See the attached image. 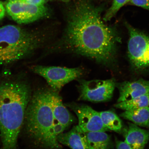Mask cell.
Masks as SVG:
<instances>
[{
  "label": "cell",
  "instance_id": "1",
  "mask_svg": "<svg viewBox=\"0 0 149 149\" xmlns=\"http://www.w3.org/2000/svg\"><path fill=\"white\" fill-rule=\"evenodd\" d=\"M101 11L86 1L77 3L62 36L50 44L47 53L74 54L105 66L113 64L120 38L113 28L104 23Z\"/></svg>",
  "mask_w": 149,
  "mask_h": 149
},
{
  "label": "cell",
  "instance_id": "2",
  "mask_svg": "<svg viewBox=\"0 0 149 149\" xmlns=\"http://www.w3.org/2000/svg\"><path fill=\"white\" fill-rule=\"evenodd\" d=\"M31 95L30 87L25 82L0 83V149H18V137Z\"/></svg>",
  "mask_w": 149,
  "mask_h": 149
},
{
  "label": "cell",
  "instance_id": "3",
  "mask_svg": "<svg viewBox=\"0 0 149 149\" xmlns=\"http://www.w3.org/2000/svg\"><path fill=\"white\" fill-rule=\"evenodd\" d=\"M51 88H42L31 95L26 110L23 125L26 135L35 148L60 149L54 129L51 103Z\"/></svg>",
  "mask_w": 149,
  "mask_h": 149
},
{
  "label": "cell",
  "instance_id": "4",
  "mask_svg": "<svg viewBox=\"0 0 149 149\" xmlns=\"http://www.w3.org/2000/svg\"><path fill=\"white\" fill-rule=\"evenodd\" d=\"M52 37L13 25L0 27V65L10 64L29 56Z\"/></svg>",
  "mask_w": 149,
  "mask_h": 149
},
{
  "label": "cell",
  "instance_id": "5",
  "mask_svg": "<svg viewBox=\"0 0 149 149\" xmlns=\"http://www.w3.org/2000/svg\"><path fill=\"white\" fill-rule=\"evenodd\" d=\"M32 70L35 73L43 77L52 90L58 92L67 84L79 79L85 72L81 68H69L40 65L33 66Z\"/></svg>",
  "mask_w": 149,
  "mask_h": 149
},
{
  "label": "cell",
  "instance_id": "6",
  "mask_svg": "<svg viewBox=\"0 0 149 149\" xmlns=\"http://www.w3.org/2000/svg\"><path fill=\"white\" fill-rule=\"evenodd\" d=\"M129 34L128 55L130 63L136 69H144L149 66V37L127 23Z\"/></svg>",
  "mask_w": 149,
  "mask_h": 149
},
{
  "label": "cell",
  "instance_id": "7",
  "mask_svg": "<svg viewBox=\"0 0 149 149\" xmlns=\"http://www.w3.org/2000/svg\"><path fill=\"white\" fill-rule=\"evenodd\" d=\"M78 80L79 100L103 102L109 101L112 98L116 85L114 79L91 81Z\"/></svg>",
  "mask_w": 149,
  "mask_h": 149
},
{
  "label": "cell",
  "instance_id": "8",
  "mask_svg": "<svg viewBox=\"0 0 149 149\" xmlns=\"http://www.w3.org/2000/svg\"><path fill=\"white\" fill-rule=\"evenodd\" d=\"M6 10L11 18L19 24L32 23L48 14L47 8L44 5L28 4L16 0H8Z\"/></svg>",
  "mask_w": 149,
  "mask_h": 149
},
{
  "label": "cell",
  "instance_id": "9",
  "mask_svg": "<svg viewBox=\"0 0 149 149\" xmlns=\"http://www.w3.org/2000/svg\"><path fill=\"white\" fill-rule=\"evenodd\" d=\"M76 113L79 126L84 132H106L109 130L104 125L100 112L85 104L71 102L65 104Z\"/></svg>",
  "mask_w": 149,
  "mask_h": 149
},
{
  "label": "cell",
  "instance_id": "10",
  "mask_svg": "<svg viewBox=\"0 0 149 149\" xmlns=\"http://www.w3.org/2000/svg\"><path fill=\"white\" fill-rule=\"evenodd\" d=\"M119 92L117 102L126 101L149 93V81L143 79L137 81L116 83Z\"/></svg>",
  "mask_w": 149,
  "mask_h": 149
},
{
  "label": "cell",
  "instance_id": "11",
  "mask_svg": "<svg viewBox=\"0 0 149 149\" xmlns=\"http://www.w3.org/2000/svg\"><path fill=\"white\" fill-rule=\"evenodd\" d=\"M58 142L71 149H89L86 133L79 125L74 126L67 133L57 136Z\"/></svg>",
  "mask_w": 149,
  "mask_h": 149
},
{
  "label": "cell",
  "instance_id": "12",
  "mask_svg": "<svg viewBox=\"0 0 149 149\" xmlns=\"http://www.w3.org/2000/svg\"><path fill=\"white\" fill-rule=\"evenodd\" d=\"M124 141L133 149H144L149 141V130L129 123L124 133Z\"/></svg>",
  "mask_w": 149,
  "mask_h": 149
},
{
  "label": "cell",
  "instance_id": "13",
  "mask_svg": "<svg viewBox=\"0 0 149 149\" xmlns=\"http://www.w3.org/2000/svg\"><path fill=\"white\" fill-rule=\"evenodd\" d=\"M58 93L52 89L51 103L52 111L55 120L66 128L74 122V119L63 104Z\"/></svg>",
  "mask_w": 149,
  "mask_h": 149
},
{
  "label": "cell",
  "instance_id": "14",
  "mask_svg": "<svg viewBox=\"0 0 149 149\" xmlns=\"http://www.w3.org/2000/svg\"><path fill=\"white\" fill-rule=\"evenodd\" d=\"M120 115L137 126L149 128V107L124 111Z\"/></svg>",
  "mask_w": 149,
  "mask_h": 149
},
{
  "label": "cell",
  "instance_id": "15",
  "mask_svg": "<svg viewBox=\"0 0 149 149\" xmlns=\"http://www.w3.org/2000/svg\"><path fill=\"white\" fill-rule=\"evenodd\" d=\"M89 149H110V136L105 132H93L86 133Z\"/></svg>",
  "mask_w": 149,
  "mask_h": 149
},
{
  "label": "cell",
  "instance_id": "16",
  "mask_svg": "<svg viewBox=\"0 0 149 149\" xmlns=\"http://www.w3.org/2000/svg\"><path fill=\"white\" fill-rule=\"evenodd\" d=\"M149 94L126 101L117 102L115 104L114 107L124 111H129L149 107Z\"/></svg>",
  "mask_w": 149,
  "mask_h": 149
},
{
  "label": "cell",
  "instance_id": "17",
  "mask_svg": "<svg viewBox=\"0 0 149 149\" xmlns=\"http://www.w3.org/2000/svg\"><path fill=\"white\" fill-rule=\"evenodd\" d=\"M100 113L104 125L108 129L118 133L122 132V121L116 113L111 111L100 112Z\"/></svg>",
  "mask_w": 149,
  "mask_h": 149
},
{
  "label": "cell",
  "instance_id": "18",
  "mask_svg": "<svg viewBox=\"0 0 149 149\" xmlns=\"http://www.w3.org/2000/svg\"><path fill=\"white\" fill-rule=\"evenodd\" d=\"M130 0H113L112 4L104 16V21L107 22L113 17L120 9Z\"/></svg>",
  "mask_w": 149,
  "mask_h": 149
},
{
  "label": "cell",
  "instance_id": "19",
  "mask_svg": "<svg viewBox=\"0 0 149 149\" xmlns=\"http://www.w3.org/2000/svg\"><path fill=\"white\" fill-rule=\"evenodd\" d=\"M132 5L149 10V0H130Z\"/></svg>",
  "mask_w": 149,
  "mask_h": 149
},
{
  "label": "cell",
  "instance_id": "20",
  "mask_svg": "<svg viewBox=\"0 0 149 149\" xmlns=\"http://www.w3.org/2000/svg\"><path fill=\"white\" fill-rule=\"evenodd\" d=\"M28 4L38 6L44 5L45 0H16Z\"/></svg>",
  "mask_w": 149,
  "mask_h": 149
},
{
  "label": "cell",
  "instance_id": "21",
  "mask_svg": "<svg viewBox=\"0 0 149 149\" xmlns=\"http://www.w3.org/2000/svg\"><path fill=\"white\" fill-rule=\"evenodd\" d=\"M116 149H133L125 141L116 140Z\"/></svg>",
  "mask_w": 149,
  "mask_h": 149
},
{
  "label": "cell",
  "instance_id": "22",
  "mask_svg": "<svg viewBox=\"0 0 149 149\" xmlns=\"http://www.w3.org/2000/svg\"><path fill=\"white\" fill-rule=\"evenodd\" d=\"M6 9L3 3L0 1V20L3 19L4 18L5 15Z\"/></svg>",
  "mask_w": 149,
  "mask_h": 149
},
{
  "label": "cell",
  "instance_id": "23",
  "mask_svg": "<svg viewBox=\"0 0 149 149\" xmlns=\"http://www.w3.org/2000/svg\"><path fill=\"white\" fill-rule=\"evenodd\" d=\"M61 1H69V0H61Z\"/></svg>",
  "mask_w": 149,
  "mask_h": 149
},
{
  "label": "cell",
  "instance_id": "24",
  "mask_svg": "<svg viewBox=\"0 0 149 149\" xmlns=\"http://www.w3.org/2000/svg\"></svg>",
  "mask_w": 149,
  "mask_h": 149
}]
</instances>
